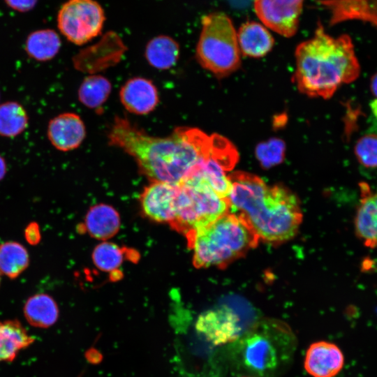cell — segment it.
Wrapping results in <instances>:
<instances>
[{"mask_svg":"<svg viewBox=\"0 0 377 377\" xmlns=\"http://www.w3.org/2000/svg\"><path fill=\"white\" fill-rule=\"evenodd\" d=\"M108 140L110 145L131 156L152 182L179 184L212 155L215 133L209 135L197 128L182 126L168 137H154L117 117Z\"/></svg>","mask_w":377,"mask_h":377,"instance_id":"obj_1","label":"cell"},{"mask_svg":"<svg viewBox=\"0 0 377 377\" xmlns=\"http://www.w3.org/2000/svg\"><path fill=\"white\" fill-rule=\"evenodd\" d=\"M228 177L230 212L243 218L260 240L279 244L296 235L302 213L294 193L280 184L269 186L247 172L235 171Z\"/></svg>","mask_w":377,"mask_h":377,"instance_id":"obj_2","label":"cell"},{"mask_svg":"<svg viewBox=\"0 0 377 377\" xmlns=\"http://www.w3.org/2000/svg\"><path fill=\"white\" fill-rule=\"evenodd\" d=\"M360 66L350 37H332L320 22L313 38L295 50L293 82L297 89L311 98H331L343 84L355 81Z\"/></svg>","mask_w":377,"mask_h":377,"instance_id":"obj_3","label":"cell"},{"mask_svg":"<svg viewBox=\"0 0 377 377\" xmlns=\"http://www.w3.org/2000/svg\"><path fill=\"white\" fill-rule=\"evenodd\" d=\"M185 235L198 268L224 269L256 248L260 241L246 221L232 212Z\"/></svg>","mask_w":377,"mask_h":377,"instance_id":"obj_4","label":"cell"},{"mask_svg":"<svg viewBox=\"0 0 377 377\" xmlns=\"http://www.w3.org/2000/svg\"><path fill=\"white\" fill-rule=\"evenodd\" d=\"M235 341V363L246 373L270 377L290 360L295 337L286 324L274 320L257 323Z\"/></svg>","mask_w":377,"mask_h":377,"instance_id":"obj_5","label":"cell"},{"mask_svg":"<svg viewBox=\"0 0 377 377\" xmlns=\"http://www.w3.org/2000/svg\"><path fill=\"white\" fill-rule=\"evenodd\" d=\"M199 167L179 183L176 216L171 226L185 235L230 212L228 198H221L214 191Z\"/></svg>","mask_w":377,"mask_h":377,"instance_id":"obj_6","label":"cell"},{"mask_svg":"<svg viewBox=\"0 0 377 377\" xmlns=\"http://www.w3.org/2000/svg\"><path fill=\"white\" fill-rule=\"evenodd\" d=\"M201 23L197 61L219 78L232 74L241 65V52L232 20L225 13L216 12L204 15Z\"/></svg>","mask_w":377,"mask_h":377,"instance_id":"obj_7","label":"cell"},{"mask_svg":"<svg viewBox=\"0 0 377 377\" xmlns=\"http://www.w3.org/2000/svg\"><path fill=\"white\" fill-rule=\"evenodd\" d=\"M105 19L95 0H68L58 11L57 27L68 40L80 45L101 34Z\"/></svg>","mask_w":377,"mask_h":377,"instance_id":"obj_8","label":"cell"},{"mask_svg":"<svg viewBox=\"0 0 377 377\" xmlns=\"http://www.w3.org/2000/svg\"><path fill=\"white\" fill-rule=\"evenodd\" d=\"M304 0H254L255 12L268 28L285 36H294L299 27Z\"/></svg>","mask_w":377,"mask_h":377,"instance_id":"obj_9","label":"cell"},{"mask_svg":"<svg viewBox=\"0 0 377 377\" xmlns=\"http://www.w3.org/2000/svg\"><path fill=\"white\" fill-rule=\"evenodd\" d=\"M195 330L207 341L220 346L239 339L242 327L235 311L223 305L202 313L196 320Z\"/></svg>","mask_w":377,"mask_h":377,"instance_id":"obj_10","label":"cell"},{"mask_svg":"<svg viewBox=\"0 0 377 377\" xmlns=\"http://www.w3.org/2000/svg\"><path fill=\"white\" fill-rule=\"evenodd\" d=\"M179 191V184L152 182L140 195L144 214L152 221L171 226L176 216Z\"/></svg>","mask_w":377,"mask_h":377,"instance_id":"obj_11","label":"cell"},{"mask_svg":"<svg viewBox=\"0 0 377 377\" xmlns=\"http://www.w3.org/2000/svg\"><path fill=\"white\" fill-rule=\"evenodd\" d=\"M47 135L54 147L62 151H68L82 144L86 136V128L79 115L65 112L49 121Z\"/></svg>","mask_w":377,"mask_h":377,"instance_id":"obj_12","label":"cell"},{"mask_svg":"<svg viewBox=\"0 0 377 377\" xmlns=\"http://www.w3.org/2000/svg\"><path fill=\"white\" fill-rule=\"evenodd\" d=\"M344 357L334 343L321 341L312 343L308 348L304 368L313 377H334L342 369Z\"/></svg>","mask_w":377,"mask_h":377,"instance_id":"obj_13","label":"cell"},{"mask_svg":"<svg viewBox=\"0 0 377 377\" xmlns=\"http://www.w3.org/2000/svg\"><path fill=\"white\" fill-rule=\"evenodd\" d=\"M119 97L124 107L135 114H149L158 103L156 86L151 80L140 77L128 80L121 87Z\"/></svg>","mask_w":377,"mask_h":377,"instance_id":"obj_14","label":"cell"},{"mask_svg":"<svg viewBox=\"0 0 377 377\" xmlns=\"http://www.w3.org/2000/svg\"><path fill=\"white\" fill-rule=\"evenodd\" d=\"M363 195L355 218L357 237L369 248H377V193L369 192L368 186H361Z\"/></svg>","mask_w":377,"mask_h":377,"instance_id":"obj_15","label":"cell"},{"mask_svg":"<svg viewBox=\"0 0 377 377\" xmlns=\"http://www.w3.org/2000/svg\"><path fill=\"white\" fill-rule=\"evenodd\" d=\"M237 38L240 52L252 58L265 56L271 51L274 43L269 31L254 21L242 24L237 33Z\"/></svg>","mask_w":377,"mask_h":377,"instance_id":"obj_16","label":"cell"},{"mask_svg":"<svg viewBox=\"0 0 377 377\" xmlns=\"http://www.w3.org/2000/svg\"><path fill=\"white\" fill-rule=\"evenodd\" d=\"M34 340V337L20 321H0V362L13 360L22 350L30 346Z\"/></svg>","mask_w":377,"mask_h":377,"instance_id":"obj_17","label":"cell"},{"mask_svg":"<svg viewBox=\"0 0 377 377\" xmlns=\"http://www.w3.org/2000/svg\"><path fill=\"white\" fill-rule=\"evenodd\" d=\"M120 219L117 212L111 206L98 204L92 207L87 212L84 227L93 237L107 239L119 230Z\"/></svg>","mask_w":377,"mask_h":377,"instance_id":"obj_18","label":"cell"},{"mask_svg":"<svg viewBox=\"0 0 377 377\" xmlns=\"http://www.w3.org/2000/svg\"><path fill=\"white\" fill-rule=\"evenodd\" d=\"M24 315L31 325L47 328L57 322L59 309L56 302L50 295L44 293L36 294L26 302Z\"/></svg>","mask_w":377,"mask_h":377,"instance_id":"obj_19","label":"cell"},{"mask_svg":"<svg viewBox=\"0 0 377 377\" xmlns=\"http://www.w3.org/2000/svg\"><path fill=\"white\" fill-rule=\"evenodd\" d=\"M61 45L59 36L54 30L42 29L27 36L24 48L30 58L38 61H47L58 54Z\"/></svg>","mask_w":377,"mask_h":377,"instance_id":"obj_20","label":"cell"},{"mask_svg":"<svg viewBox=\"0 0 377 377\" xmlns=\"http://www.w3.org/2000/svg\"><path fill=\"white\" fill-rule=\"evenodd\" d=\"M179 56L178 43L168 36L154 37L146 46L147 61L158 70H167L172 67L177 63Z\"/></svg>","mask_w":377,"mask_h":377,"instance_id":"obj_21","label":"cell"},{"mask_svg":"<svg viewBox=\"0 0 377 377\" xmlns=\"http://www.w3.org/2000/svg\"><path fill=\"white\" fill-rule=\"evenodd\" d=\"M29 117L18 102L7 101L0 104V136L15 138L27 127Z\"/></svg>","mask_w":377,"mask_h":377,"instance_id":"obj_22","label":"cell"},{"mask_svg":"<svg viewBox=\"0 0 377 377\" xmlns=\"http://www.w3.org/2000/svg\"><path fill=\"white\" fill-rule=\"evenodd\" d=\"M110 82L102 75L87 77L78 89L79 101L90 109H100L111 92Z\"/></svg>","mask_w":377,"mask_h":377,"instance_id":"obj_23","label":"cell"},{"mask_svg":"<svg viewBox=\"0 0 377 377\" xmlns=\"http://www.w3.org/2000/svg\"><path fill=\"white\" fill-rule=\"evenodd\" d=\"M29 254L18 242H8L0 244V273L14 279L29 265Z\"/></svg>","mask_w":377,"mask_h":377,"instance_id":"obj_24","label":"cell"},{"mask_svg":"<svg viewBox=\"0 0 377 377\" xmlns=\"http://www.w3.org/2000/svg\"><path fill=\"white\" fill-rule=\"evenodd\" d=\"M125 255L123 248L114 243L104 242L94 249L92 258L100 270L114 272L122 265Z\"/></svg>","mask_w":377,"mask_h":377,"instance_id":"obj_25","label":"cell"},{"mask_svg":"<svg viewBox=\"0 0 377 377\" xmlns=\"http://www.w3.org/2000/svg\"><path fill=\"white\" fill-rule=\"evenodd\" d=\"M285 153V143L278 138H272L263 142L256 148V158L265 168H269L281 163L284 159Z\"/></svg>","mask_w":377,"mask_h":377,"instance_id":"obj_26","label":"cell"},{"mask_svg":"<svg viewBox=\"0 0 377 377\" xmlns=\"http://www.w3.org/2000/svg\"><path fill=\"white\" fill-rule=\"evenodd\" d=\"M354 153L358 163L366 168H377V132L367 133L357 139Z\"/></svg>","mask_w":377,"mask_h":377,"instance_id":"obj_27","label":"cell"},{"mask_svg":"<svg viewBox=\"0 0 377 377\" xmlns=\"http://www.w3.org/2000/svg\"><path fill=\"white\" fill-rule=\"evenodd\" d=\"M10 8L19 13H27L31 10L38 0H3Z\"/></svg>","mask_w":377,"mask_h":377,"instance_id":"obj_28","label":"cell"},{"mask_svg":"<svg viewBox=\"0 0 377 377\" xmlns=\"http://www.w3.org/2000/svg\"><path fill=\"white\" fill-rule=\"evenodd\" d=\"M26 237L31 243L38 242L39 239V230L37 226H34V223L29 226L26 231Z\"/></svg>","mask_w":377,"mask_h":377,"instance_id":"obj_29","label":"cell"},{"mask_svg":"<svg viewBox=\"0 0 377 377\" xmlns=\"http://www.w3.org/2000/svg\"><path fill=\"white\" fill-rule=\"evenodd\" d=\"M85 357L89 362L93 364L99 363L102 360V355L101 353L96 349L89 350L86 353Z\"/></svg>","mask_w":377,"mask_h":377,"instance_id":"obj_30","label":"cell"},{"mask_svg":"<svg viewBox=\"0 0 377 377\" xmlns=\"http://www.w3.org/2000/svg\"><path fill=\"white\" fill-rule=\"evenodd\" d=\"M370 89L375 99H377V72L371 78Z\"/></svg>","mask_w":377,"mask_h":377,"instance_id":"obj_31","label":"cell"},{"mask_svg":"<svg viewBox=\"0 0 377 377\" xmlns=\"http://www.w3.org/2000/svg\"><path fill=\"white\" fill-rule=\"evenodd\" d=\"M7 167L4 158L0 155V181L4 177Z\"/></svg>","mask_w":377,"mask_h":377,"instance_id":"obj_32","label":"cell"},{"mask_svg":"<svg viewBox=\"0 0 377 377\" xmlns=\"http://www.w3.org/2000/svg\"><path fill=\"white\" fill-rule=\"evenodd\" d=\"M374 115L377 118V99H374L370 104Z\"/></svg>","mask_w":377,"mask_h":377,"instance_id":"obj_33","label":"cell"},{"mask_svg":"<svg viewBox=\"0 0 377 377\" xmlns=\"http://www.w3.org/2000/svg\"><path fill=\"white\" fill-rule=\"evenodd\" d=\"M0 274H1V273H0ZM0 279H1V277H0Z\"/></svg>","mask_w":377,"mask_h":377,"instance_id":"obj_34","label":"cell"},{"mask_svg":"<svg viewBox=\"0 0 377 377\" xmlns=\"http://www.w3.org/2000/svg\"><path fill=\"white\" fill-rule=\"evenodd\" d=\"M246 377V376H245Z\"/></svg>","mask_w":377,"mask_h":377,"instance_id":"obj_35","label":"cell"}]
</instances>
